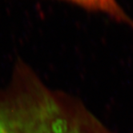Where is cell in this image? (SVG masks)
I'll return each mask as SVG.
<instances>
[{
	"label": "cell",
	"instance_id": "1",
	"mask_svg": "<svg viewBox=\"0 0 133 133\" xmlns=\"http://www.w3.org/2000/svg\"><path fill=\"white\" fill-rule=\"evenodd\" d=\"M0 133H116L84 103L15 62L0 87Z\"/></svg>",
	"mask_w": 133,
	"mask_h": 133
},
{
	"label": "cell",
	"instance_id": "2",
	"mask_svg": "<svg viewBox=\"0 0 133 133\" xmlns=\"http://www.w3.org/2000/svg\"><path fill=\"white\" fill-rule=\"evenodd\" d=\"M88 11L107 15L116 22L126 24L133 30V19L119 4L117 0H63Z\"/></svg>",
	"mask_w": 133,
	"mask_h": 133
}]
</instances>
